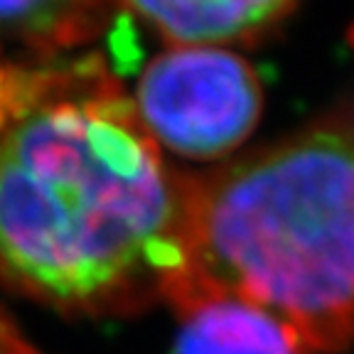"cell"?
I'll use <instances>...</instances> for the list:
<instances>
[{"instance_id":"obj_3","label":"cell","mask_w":354,"mask_h":354,"mask_svg":"<svg viewBox=\"0 0 354 354\" xmlns=\"http://www.w3.org/2000/svg\"><path fill=\"white\" fill-rule=\"evenodd\" d=\"M158 148L189 160H219L256 128L263 88L254 66L221 47H170L145 64L133 96Z\"/></svg>"},{"instance_id":"obj_6","label":"cell","mask_w":354,"mask_h":354,"mask_svg":"<svg viewBox=\"0 0 354 354\" xmlns=\"http://www.w3.org/2000/svg\"><path fill=\"white\" fill-rule=\"evenodd\" d=\"M116 0H0V39L30 57H59L99 37Z\"/></svg>"},{"instance_id":"obj_7","label":"cell","mask_w":354,"mask_h":354,"mask_svg":"<svg viewBox=\"0 0 354 354\" xmlns=\"http://www.w3.org/2000/svg\"><path fill=\"white\" fill-rule=\"evenodd\" d=\"M0 354H30L10 325L0 317Z\"/></svg>"},{"instance_id":"obj_1","label":"cell","mask_w":354,"mask_h":354,"mask_svg":"<svg viewBox=\"0 0 354 354\" xmlns=\"http://www.w3.org/2000/svg\"><path fill=\"white\" fill-rule=\"evenodd\" d=\"M189 187L101 57H0V288L74 317L172 305Z\"/></svg>"},{"instance_id":"obj_2","label":"cell","mask_w":354,"mask_h":354,"mask_svg":"<svg viewBox=\"0 0 354 354\" xmlns=\"http://www.w3.org/2000/svg\"><path fill=\"white\" fill-rule=\"evenodd\" d=\"M192 278L170 305L229 293L322 354L354 347V111L241 155L189 187Z\"/></svg>"},{"instance_id":"obj_4","label":"cell","mask_w":354,"mask_h":354,"mask_svg":"<svg viewBox=\"0 0 354 354\" xmlns=\"http://www.w3.org/2000/svg\"><path fill=\"white\" fill-rule=\"evenodd\" d=\"M172 310V354H317L288 322L236 295L199 293Z\"/></svg>"},{"instance_id":"obj_5","label":"cell","mask_w":354,"mask_h":354,"mask_svg":"<svg viewBox=\"0 0 354 354\" xmlns=\"http://www.w3.org/2000/svg\"><path fill=\"white\" fill-rule=\"evenodd\" d=\"M175 47H219L273 30L298 0H116Z\"/></svg>"}]
</instances>
